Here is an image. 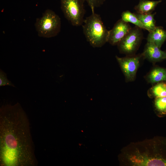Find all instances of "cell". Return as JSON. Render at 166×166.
<instances>
[{
  "mask_svg": "<svg viewBox=\"0 0 166 166\" xmlns=\"http://www.w3.org/2000/svg\"><path fill=\"white\" fill-rule=\"evenodd\" d=\"M27 116L19 103L0 109V165L34 166L37 160Z\"/></svg>",
  "mask_w": 166,
  "mask_h": 166,
  "instance_id": "obj_1",
  "label": "cell"
},
{
  "mask_svg": "<svg viewBox=\"0 0 166 166\" xmlns=\"http://www.w3.org/2000/svg\"><path fill=\"white\" fill-rule=\"evenodd\" d=\"M121 19L126 22L132 23L136 26L148 31L147 28L141 22L135 14L128 10L124 11L122 13Z\"/></svg>",
  "mask_w": 166,
  "mask_h": 166,
  "instance_id": "obj_16",
  "label": "cell"
},
{
  "mask_svg": "<svg viewBox=\"0 0 166 166\" xmlns=\"http://www.w3.org/2000/svg\"><path fill=\"white\" fill-rule=\"evenodd\" d=\"M132 28L121 18L118 20L113 28L109 30L108 42L113 45H117L129 32Z\"/></svg>",
  "mask_w": 166,
  "mask_h": 166,
  "instance_id": "obj_8",
  "label": "cell"
},
{
  "mask_svg": "<svg viewBox=\"0 0 166 166\" xmlns=\"http://www.w3.org/2000/svg\"><path fill=\"white\" fill-rule=\"evenodd\" d=\"M156 13L142 14L135 13L136 16L143 24L147 28L148 31L150 32L156 27L154 16Z\"/></svg>",
  "mask_w": 166,
  "mask_h": 166,
  "instance_id": "obj_14",
  "label": "cell"
},
{
  "mask_svg": "<svg viewBox=\"0 0 166 166\" xmlns=\"http://www.w3.org/2000/svg\"><path fill=\"white\" fill-rule=\"evenodd\" d=\"M142 57L141 54L126 56L123 57L116 56L127 81H132L135 80L140 65V59Z\"/></svg>",
  "mask_w": 166,
  "mask_h": 166,
  "instance_id": "obj_7",
  "label": "cell"
},
{
  "mask_svg": "<svg viewBox=\"0 0 166 166\" xmlns=\"http://www.w3.org/2000/svg\"><path fill=\"white\" fill-rule=\"evenodd\" d=\"M147 95L151 98L166 96V83L162 81L156 83L148 90Z\"/></svg>",
  "mask_w": 166,
  "mask_h": 166,
  "instance_id": "obj_13",
  "label": "cell"
},
{
  "mask_svg": "<svg viewBox=\"0 0 166 166\" xmlns=\"http://www.w3.org/2000/svg\"><path fill=\"white\" fill-rule=\"evenodd\" d=\"M35 26L39 36L52 38L57 36L60 31L61 19L53 11L48 9L42 17L36 19Z\"/></svg>",
  "mask_w": 166,
  "mask_h": 166,
  "instance_id": "obj_4",
  "label": "cell"
},
{
  "mask_svg": "<svg viewBox=\"0 0 166 166\" xmlns=\"http://www.w3.org/2000/svg\"><path fill=\"white\" fill-rule=\"evenodd\" d=\"M141 54L143 57L153 63L166 59V51L161 50L155 44L150 42H147Z\"/></svg>",
  "mask_w": 166,
  "mask_h": 166,
  "instance_id": "obj_9",
  "label": "cell"
},
{
  "mask_svg": "<svg viewBox=\"0 0 166 166\" xmlns=\"http://www.w3.org/2000/svg\"><path fill=\"white\" fill-rule=\"evenodd\" d=\"M122 161L127 166H166V136L132 142L124 148Z\"/></svg>",
  "mask_w": 166,
  "mask_h": 166,
  "instance_id": "obj_2",
  "label": "cell"
},
{
  "mask_svg": "<svg viewBox=\"0 0 166 166\" xmlns=\"http://www.w3.org/2000/svg\"><path fill=\"white\" fill-rule=\"evenodd\" d=\"M153 105L155 112L157 116L162 117L166 115V96L155 98Z\"/></svg>",
  "mask_w": 166,
  "mask_h": 166,
  "instance_id": "obj_15",
  "label": "cell"
},
{
  "mask_svg": "<svg viewBox=\"0 0 166 166\" xmlns=\"http://www.w3.org/2000/svg\"><path fill=\"white\" fill-rule=\"evenodd\" d=\"M83 31L87 42L94 48L101 47L108 42L109 31L100 15L92 12L85 19Z\"/></svg>",
  "mask_w": 166,
  "mask_h": 166,
  "instance_id": "obj_3",
  "label": "cell"
},
{
  "mask_svg": "<svg viewBox=\"0 0 166 166\" xmlns=\"http://www.w3.org/2000/svg\"><path fill=\"white\" fill-rule=\"evenodd\" d=\"M147 40V42L152 43L160 48L166 40V30L162 26H156L149 32Z\"/></svg>",
  "mask_w": 166,
  "mask_h": 166,
  "instance_id": "obj_10",
  "label": "cell"
},
{
  "mask_svg": "<svg viewBox=\"0 0 166 166\" xmlns=\"http://www.w3.org/2000/svg\"><path fill=\"white\" fill-rule=\"evenodd\" d=\"M85 0H61V8L65 17L73 26L82 25L85 14Z\"/></svg>",
  "mask_w": 166,
  "mask_h": 166,
  "instance_id": "obj_5",
  "label": "cell"
},
{
  "mask_svg": "<svg viewBox=\"0 0 166 166\" xmlns=\"http://www.w3.org/2000/svg\"><path fill=\"white\" fill-rule=\"evenodd\" d=\"M143 37L141 29L136 26L132 28L127 34L117 45L120 52L126 56L135 55L140 45Z\"/></svg>",
  "mask_w": 166,
  "mask_h": 166,
  "instance_id": "obj_6",
  "label": "cell"
},
{
  "mask_svg": "<svg viewBox=\"0 0 166 166\" xmlns=\"http://www.w3.org/2000/svg\"><path fill=\"white\" fill-rule=\"evenodd\" d=\"M90 8L92 12H94L95 8L101 6L105 1V0H85Z\"/></svg>",
  "mask_w": 166,
  "mask_h": 166,
  "instance_id": "obj_18",
  "label": "cell"
},
{
  "mask_svg": "<svg viewBox=\"0 0 166 166\" xmlns=\"http://www.w3.org/2000/svg\"><path fill=\"white\" fill-rule=\"evenodd\" d=\"M9 85L15 87L14 85L7 78L6 74L2 69L0 71V86Z\"/></svg>",
  "mask_w": 166,
  "mask_h": 166,
  "instance_id": "obj_17",
  "label": "cell"
},
{
  "mask_svg": "<svg viewBox=\"0 0 166 166\" xmlns=\"http://www.w3.org/2000/svg\"><path fill=\"white\" fill-rule=\"evenodd\" d=\"M145 78L148 83L153 84L166 81V68L154 67L146 75Z\"/></svg>",
  "mask_w": 166,
  "mask_h": 166,
  "instance_id": "obj_11",
  "label": "cell"
},
{
  "mask_svg": "<svg viewBox=\"0 0 166 166\" xmlns=\"http://www.w3.org/2000/svg\"><path fill=\"white\" fill-rule=\"evenodd\" d=\"M161 2V0H140L138 4L135 6L134 9L137 13L142 14L151 13Z\"/></svg>",
  "mask_w": 166,
  "mask_h": 166,
  "instance_id": "obj_12",
  "label": "cell"
}]
</instances>
